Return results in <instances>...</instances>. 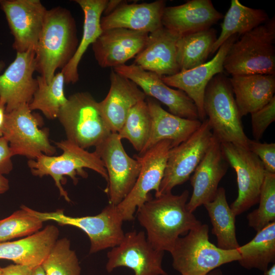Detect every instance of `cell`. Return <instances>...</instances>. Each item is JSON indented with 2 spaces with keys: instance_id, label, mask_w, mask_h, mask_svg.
I'll list each match as a JSON object with an SVG mask.
<instances>
[{
  "instance_id": "cell-29",
  "label": "cell",
  "mask_w": 275,
  "mask_h": 275,
  "mask_svg": "<svg viewBox=\"0 0 275 275\" xmlns=\"http://www.w3.org/2000/svg\"><path fill=\"white\" fill-rule=\"evenodd\" d=\"M223 18L221 32L211 49L212 54L231 36L236 35L239 37L270 19L264 10L245 6L238 0H231L230 7Z\"/></svg>"
},
{
  "instance_id": "cell-24",
  "label": "cell",
  "mask_w": 275,
  "mask_h": 275,
  "mask_svg": "<svg viewBox=\"0 0 275 275\" xmlns=\"http://www.w3.org/2000/svg\"><path fill=\"white\" fill-rule=\"evenodd\" d=\"M179 36L163 26L149 33L142 50L134 57L133 64L160 76L179 72L177 43Z\"/></svg>"
},
{
  "instance_id": "cell-2",
  "label": "cell",
  "mask_w": 275,
  "mask_h": 275,
  "mask_svg": "<svg viewBox=\"0 0 275 275\" xmlns=\"http://www.w3.org/2000/svg\"><path fill=\"white\" fill-rule=\"evenodd\" d=\"M75 19L60 6L47 10L35 51L36 71L49 82L58 69L64 68L78 45Z\"/></svg>"
},
{
  "instance_id": "cell-33",
  "label": "cell",
  "mask_w": 275,
  "mask_h": 275,
  "mask_svg": "<svg viewBox=\"0 0 275 275\" xmlns=\"http://www.w3.org/2000/svg\"><path fill=\"white\" fill-rule=\"evenodd\" d=\"M38 86L29 104L33 111L39 110L49 119L57 118L59 111L67 101L64 92V76L60 71L49 82L41 75L37 77Z\"/></svg>"
},
{
  "instance_id": "cell-45",
  "label": "cell",
  "mask_w": 275,
  "mask_h": 275,
  "mask_svg": "<svg viewBox=\"0 0 275 275\" xmlns=\"http://www.w3.org/2000/svg\"><path fill=\"white\" fill-rule=\"evenodd\" d=\"M264 275H275V264L273 263L271 267L264 272Z\"/></svg>"
},
{
  "instance_id": "cell-18",
  "label": "cell",
  "mask_w": 275,
  "mask_h": 275,
  "mask_svg": "<svg viewBox=\"0 0 275 275\" xmlns=\"http://www.w3.org/2000/svg\"><path fill=\"white\" fill-rule=\"evenodd\" d=\"M238 37L236 35L230 37L208 62L174 75L161 76L167 85L182 91L193 100L198 110L199 120L201 122L206 119L203 107L206 88L215 75L223 72V64L227 53Z\"/></svg>"
},
{
  "instance_id": "cell-27",
  "label": "cell",
  "mask_w": 275,
  "mask_h": 275,
  "mask_svg": "<svg viewBox=\"0 0 275 275\" xmlns=\"http://www.w3.org/2000/svg\"><path fill=\"white\" fill-rule=\"evenodd\" d=\"M229 79L241 117L262 108L274 96L275 75H234Z\"/></svg>"
},
{
  "instance_id": "cell-20",
  "label": "cell",
  "mask_w": 275,
  "mask_h": 275,
  "mask_svg": "<svg viewBox=\"0 0 275 275\" xmlns=\"http://www.w3.org/2000/svg\"><path fill=\"white\" fill-rule=\"evenodd\" d=\"M228 165L221 144L214 136L211 145L190 179L193 191L186 204L190 212L193 213L199 206L213 200Z\"/></svg>"
},
{
  "instance_id": "cell-1",
  "label": "cell",
  "mask_w": 275,
  "mask_h": 275,
  "mask_svg": "<svg viewBox=\"0 0 275 275\" xmlns=\"http://www.w3.org/2000/svg\"><path fill=\"white\" fill-rule=\"evenodd\" d=\"M189 191L172 193L150 198L137 209V218L155 249L170 252L180 236L202 223L186 207Z\"/></svg>"
},
{
  "instance_id": "cell-48",
  "label": "cell",
  "mask_w": 275,
  "mask_h": 275,
  "mask_svg": "<svg viewBox=\"0 0 275 275\" xmlns=\"http://www.w3.org/2000/svg\"><path fill=\"white\" fill-rule=\"evenodd\" d=\"M1 268H1V267H0V272H1Z\"/></svg>"
},
{
  "instance_id": "cell-9",
  "label": "cell",
  "mask_w": 275,
  "mask_h": 275,
  "mask_svg": "<svg viewBox=\"0 0 275 275\" xmlns=\"http://www.w3.org/2000/svg\"><path fill=\"white\" fill-rule=\"evenodd\" d=\"M42 120L32 113L29 104H23L6 113L3 135L13 155L36 159L44 154L53 156L56 148L50 143L46 129L40 128Z\"/></svg>"
},
{
  "instance_id": "cell-28",
  "label": "cell",
  "mask_w": 275,
  "mask_h": 275,
  "mask_svg": "<svg viewBox=\"0 0 275 275\" xmlns=\"http://www.w3.org/2000/svg\"><path fill=\"white\" fill-rule=\"evenodd\" d=\"M74 2L80 7L84 15L82 35L74 56L61 71L65 83L72 84L79 80L78 67L84 54L102 32L100 20L108 1L75 0Z\"/></svg>"
},
{
  "instance_id": "cell-14",
  "label": "cell",
  "mask_w": 275,
  "mask_h": 275,
  "mask_svg": "<svg viewBox=\"0 0 275 275\" xmlns=\"http://www.w3.org/2000/svg\"><path fill=\"white\" fill-rule=\"evenodd\" d=\"M164 252L154 249L143 231L124 234L122 241L107 253L108 273L119 267L132 269L134 275H168L162 265Z\"/></svg>"
},
{
  "instance_id": "cell-26",
  "label": "cell",
  "mask_w": 275,
  "mask_h": 275,
  "mask_svg": "<svg viewBox=\"0 0 275 275\" xmlns=\"http://www.w3.org/2000/svg\"><path fill=\"white\" fill-rule=\"evenodd\" d=\"M58 229L48 225L24 238L0 242V259L33 268L42 264L58 240Z\"/></svg>"
},
{
  "instance_id": "cell-25",
  "label": "cell",
  "mask_w": 275,
  "mask_h": 275,
  "mask_svg": "<svg viewBox=\"0 0 275 275\" xmlns=\"http://www.w3.org/2000/svg\"><path fill=\"white\" fill-rule=\"evenodd\" d=\"M151 120L148 140L138 155H141L158 142L169 140L172 148L186 140L201 125L199 120L174 115L164 110L152 98L146 97Z\"/></svg>"
},
{
  "instance_id": "cell-19",
  "label": "cell",
  "mask_w": 275,
  "mask_h": 275,
  "mask_svg": "<svg viewBox=\"0 0 275 275\" xmlns=\"http://www.w3.org/2000/svg\"><path fill=\"white\" fill-rule=\"evenodd\" d=\"M149 33L122 28L103 30L92 44L96 61L101 68L125 64L143 48Z\"/></svg>"
},
{
  "instance_id": "cell-46",
  "label": "cell",
  "mask_w": 275,
  "mask_h": 275,
  "mask_svg": "<svg viewBox=\"0 0 275 275\" xmlns=\"http://www.w3.org/2000/svg\"><path fill=\"white\" fill-rule=\"evenodd\" d=\"M207 275H223L222 270L219 268H216L210 271Z\"/></svg>"
},
{
  "instance_id": "cell-34",
  "label": "cell",
  "mask_w": 275,
  "mask_h": 275,
  "mask_svg": "<svg viewBox=\"0 0 275 275\" xmlns=\"http://www.w3.org/2000/svg\"><path fill=\"white\" fill-rule=\"evenodd\" d=\"M151 126L150 114L145 99L132 107L117 133L121 140H128L140 153L148 140Z\"/></svg>"
},
{
  "instance_id": "cell-21",
  "label": "cell",
  "mask_w": 275,
  "mask_h": 275,
  "mask_svg": "<svg viewBox=\"0 0 275 275\" xmlns=\"http://www.w3.org/2000/svg\"><path fill=\"white\" fill-rule=\"evenodd\" d=\"M224 17L211 0H189L166 6L161 18L162 26L179 37L206 30Z\"/></svg>"
},
{
  "instance_id": "cell-10",
  "label": "cell",
  "mask_w": 275,
  "mask_h": 275,
  "mask_svg": "<svg viewBox=\"0 0 275 275\" xmlns=\"http://www.w3.org/2000/svg\"><path fill=\"white\" fill-rule=\"evenodd\" d=\"M214 136L206 118L186 140L172 148L161 180L158 197L172 193L175 186L189 179L211 145Z\"/></svg>"
},
{
  "instance_id": "cell-32",
  "label": "cell",
  "mask_w": 275,
  "mask_h": 275,
  "mask_svg": "<svg viewBox=\"0 0 275 275\" xmlns=\"http://www.w3.org/2000/svg\"><path fill=\"white\" fill-rule=\"evenodd\" d=\"M216 39V30L212 28L180 37L177 43L179 71L191 69L206 63Z\"/></svg>"
},
{
  "instance_id": "cell-4",
  "label": "cell",
  "mask_w": 275,
  "mask_h": 275,
  "mask_svg": "<svg viewBox=\"0 0 275 275\" xmlns=\"http://www.w3.org/2000/svg\"><path fill=\"white\" fill-rule=\"evenodd\" d=\"M208 233V226L201 224L177 239L170 253L172 266L181 275H207L240 259L237 249L219 248L209 241Z\"/></svg>"
},
{
  "instance_id": "cell-47",
  "label": "cell",
  "mask_w": 275,
  "mask_h": 275,
  "mask_svg": "<svg viewBox=\"0 0 275 275\" xmlns=\"http://www.w3.org/2000/svg\"><path fill=\"white\" fill-rule=\"evenodd\" d=\"M5 66L4 62L2 61H0V73L3 70Z\"/></svg>"
},
{
  "instance_id": "cell-5",
  "label": "cell",
  "mask_w": 275,
  "mask_h": 275,
  "mask_svg": "<svg viewBox=\"0 0 275 275\" xmlns=\"http://www.w3.org/2000/svg\"><path fill=\"white\" fill-rule=\"evenodd\" d=\"M203 107L213 136L221 143H232L248 149L249 139L241 122L229 79L215 75L205 91Z\"/></svg>"
},
{
  "instance_id": "cell-22",
  "label": "cell",
  "mask_w": 275,
  "mask_h": 275,
  "mask_svg": "<svg viewBox=\"0 0 275 275\" xmlns=\"http://www.w3.org/2000/svg\"><path fill=\"white\" fill-rule=\"evenodd\" d=\"M110 88L99 107L101 116L112 133H118L133 106L147 96L132 81L112 70Z\"/></svg>"
},
{
  "instance_id": "cell-43",
  "label": "cell",
  "mask_w": 275,
  "mask_h": 275,
  "mask_svg": "<svg viewBox=\"0 0 275 275\" xmlns=\"http://www.w3.org/2000/svg\"><path fill=\"white\" fill-rule=\"evenodd\" d=\"M6 116L5 106L0 103V137L3 135V129Z\"/></svg>"
},
{
  "instance_id": "cell-11",
  "label": "cell",
  "mask_w": 275,
  "mask_h": 275,
  "mask_svg": "<svg viewBox=\"0 0 275 275\" xmlns=\"http://www.w3.org/2000/svg\"><path fill=\"white\" fill-rule=\"evenodd\" d=\"M172 148L170 141L163 140L142 155L135 156L141 165L140 173L131 191L117 205L123 222L134 219L136 210L152 198L151 190H155V197L157 196Z\"/></svg>"
},
{
  "instance_id": "cell-36",
  "label": "cell",
  "mask_w": 275,
  "mask_h": 275,
  "mask_svg": "<svg viewBox=\"0 0 275 275\" xmlns=\"http://www.w3.org/2000/svg\"><path fill=\"white\" fill-rule=\"evenodd\" d=\"M258 203V208L247 216L249 226L257 232L275 222V173L266 171Z\"/></svg>"
},
{
  "instance_id": "cell-44",
  "label": "cell",
  "mask_w": 275,
  "mask_h": 275,
  "mask_svg": "<svg viewBox=\"0 0 275 275\" xmlns=\"http://www.w3.org/2000/svg\"><path fill=\"white\" fill-rule=\"evenodd\" d=\"M29 275H45V273L41 265H40L32 268Z\"/></svg>"
},
{
  "instance_id": "cell-39",
  "label": "cell",
  "mask_w": 275,
  "mask_h": 275,
  "mask_svg": "<svg viewBox=\"0 0 275 275\" xmlns=\"http://www.w3.org/2000/svg\"><path fill=\"white\" fill-rule=\"evenodd\" d=\"M248 149L255 154L262 162L266 171L275 173V144L261 143L249 139Z\"/></svg>"
},
{
  "instance_id": "cell-30",
  "label": "cell",
  "mask_w": 275,
  "mask_h": 275,
  "mask_svg": "<svg viewBox=\"0 0 275 275\" xmlns=\"http://www.w3.org/2000/svg\"><path fill=\"white\" fill-rule=\"evenodd\" d=\"M212 226V233L217 239V246L236 250L239 246L236 234L235 217L227 201L226 190L219 187L213 200L204 205Z\"/></svg>"
},
{
  "instance_id": "cell-35",
  "label": "cell",
  "mask_w": 275,
  "mask_h": 275,
  "mask_svg": "<svg viewBox=\"0 0 275 275\" xmlns=\"http://www.w3.org/2000/svg\"><path fill=\"white\" fill-rule=\"evenodd\" d=\"M41 265L45 275H80L77 255L66 238L57 240Z\"/></svg>"
},
{
  "instance_id": "cell-17",
  "label": "cell",
  "mask_w": 275,
  "mask_h": 275,
  "mask_svg": "<svg viewBox=\"0 0 275 275\" xmlns=\"http://www.w3.org/2000/svg\"><path fill=\"white\" fill-rule=\"evenodd\" d=\"M35 71V51L17 52L14 60L0 75V103L5 106L6 113L30 103L38 86L33 77Z\"/></svg>"
},
{
  "instance_id": "cell-12",
  "label": "cell",
  "mask_w": 275,
  "mask_h": 275,
  "mask_svg": "<svg viewBox=\"0 0 275 275\" xmlns=\"http://www.w3.org/2000/svg\"><path fill=\"white\" fill-rule=\"evenodd\" d=\"M117 133H112L95 147L94 152L101 159L106 170L108 181L104 191L109 204L118 205L133 188L141 165L129 156Z\"/></svg>"
},
{
  "instance_id": "cell-13",
  "label": "cell",
  "mask_w": 275,
  "mask_h": 275,
  "mask_svg": "<svg viewBox=\"0 0 275 275\" xmlns=\"http://www.w3.org/2000/svg\"><path fill=\"white\" fill-rule=\"evenodd\" d=\"M221 144L224 155L237 176L238 196L230 206L236 216L258 203L266 170L249 149L232 143Z\"/></svg>"
},
{
  "instance_id": "cell-37",
  "label": "cell",
  "mask_w": 275,
  "mask_h": 275,
  "mask_svg": "<svg viewBox=\"0 0 275 275\" xmlns=\"http://www.w3.org/2000/svg\"><path fill=\"white\" fill-rule=\"evenodd\" d=\"M43 222L31 213L25 206L0 220V242L30 236L40 230Z\"/></svg>"
},
{
  "instance_id": "cell-15",
  "label": "cell",
  "mask_w": 275,
  "mask_h": 275,
  "mask_svg": "<svg viewBox=\"0 0 275 275\" xmlns=\"http://www.w3.org/2000/svg\"><path fill=\"white\" fill-rule=\"evenodd\" d=\"M0 7L14 38L17 52L34 50L47 9L39 0H0Z\"/></svg>"
},
{
  "instance_id": "cell-41",
  "label": "cell",
  "mask_w": 275,
  "mask_h": 275,
  "mask_svg": "<svg viewBox=\"0 0 275 275\" xmlns=\"http://www.w3.org/2000/svg\"><path fill=\"white\" fill-rule=\"evenodd\" d=\"M31 269L28 266L15 264L2 268L0 275H29Z\"/></svg>"
},
{
  "instance_id": "cell-3",
  "label": "cell",
  "mask_w": 275,
  "mask_h": 275,
  "mask_svg": "<svg viewBox=\"0 0 275 275\" xmlns=\"http://www.w3.org/2000/svg\"><path fill=\"white\" fill-rule=\"evenodd\" d=\"M275 18L239 36L225 57L224 70L232 76L275 75Z\"/></svg>"
},
{
  "instance_id": "cell-6",
  "label": "cell",
  "mask_w": 275,
  "mask_h": 275,
  "mask_svg": "<svg viewBox=\"0 0 275 275\" xmlns=\"http://www.w3.org/2000/svg\"><path fill=\"white\" fill-rule=\"evenodd\" d=\"M54 144L62 150L61 155L48 156L42 154L36 159H30L28 164L35 176L40 177L50 176L60 195L66 201H71L68 193L62 185L64 176H69L75 184L78 181L77 175L84 178L87 177V173L84 168H88L98 173L107 182L106 170L103 162L95 152H90L68 140Z\"/></svg>"
},
{
  "instance_id": "cell-42",
  "label": "cell",
  "mask_w": 275,
  "mask_h": 275,
  "mask_svg": "<svg viewBox=\"0 0 275 275\" xmlns=\"http://www.w3.org/2000/svg\"><path fill=\"white\" fill-rule=\"evenodd\" d=\"M9 188V181L4 175H0V194L7 191Z\"/></svg>"
},
{
  "instance_id": "cell-23",
  "label": "cell",
  "mask_w": 275,
  "mask_h": 275,
  "mask_svg": "<svg viewBox=\"0 0 275 275\" xmlns=\"http://www.w3.org/2000/svg\"><path fill=\"white\" fill-rule=\"evenodd\" d=\"M166 4L163 0L140 4L122 1L114 10L101 17V29L122 28L152 33L163 26L161 18Z\"/></svg>"
},
{
  "instance_id": "cell-16",
  "label": "cell",
  "mask_w": 275,
  "mask_h": 275,
  "mask_svg": "<svg viewBox=\"0 0 275 275\" xmlns=\"http://www.w3.org/2000/svg\"><path fill=\"white\" fill-rule=\"evenodd\" d=\"M113 69L134 82L146 96L166 105L170 113L183 118L199 120L198 110L193 100L182 91L167 85L158 74L134 64H124Z\"/></svg>"
},
{
  "instance_id": "cell-31",
  "label": "cell",
  "mask_w": 275,
  "mask_h": 275,
  "mask_svg": "<svg viewBox=\"0 0 275 275\" xmlns=\"http://www.w3.org/2000/svg\"><path fill=\"white\" fill-rule=\"evenodd\" d=\"M240 265L247 269H257L265 272L275 262V222L257 232L247 243L237 249Z\"/></svg>"
},
{
  "instance_id": "cell-40",
  "label": "cell",
  "mask_w": 275,
  "mask_h": 275,
  "mask_svg": "<svg viewBox=\"0 0 275 275\" xmlns=\"http://www.w3.org/2000/svg\"><path fill=\"white\" fill-rule=\"evenodd\" d=\"M11 153L9 143L3 136L0 137V175L9 174L13 169Z\"/></svg>"
},
{
  "instance_id": "cell-7",
  "label": "cell",
  "mask_w": 275,
  "mask_h": 275,
  "mask_svg": "<svg viewBox=\"0 0 275 275\" xmlns=\"http://www.w3.org/2000/svg\"><path fill=\"white\" fill-rule=\"evenodd\" d=\"M98 102L88 92L76 93L67 98L57 117L67 140L84 149L95 147L112 133L101 116Z\"/></svg>"
},
{
  "instance_id": "cell-38",
  "label": "cell",
  "mask_w": 275,
  "mask_h": 275,
  "mask_svg": "<svg viewBox=\"0 0 275 275\" xmlns=\"http://www.w3.org/2000/svg\"><path fill=\"white\" fill-rule=\"evenodd\" d=\"M252 134L259 141L269 125L275 121V96L265 105L251 114Z\"/></svg>"
},
{
  "instance_id": "cell-8",
  "label": "cell",
  "mask_w": 275,
  "mask_h": 275,
  "mask_svg": "<svg viewBox=\"0 0 275 275\" xmlns=\"http://www.w3.org/2000/svg\"><path fill=\"white\" fill-rule=\"evenodd\" d=\"M27 209L43 222L54 221L60 225L72 226L82 230L90 239L91 254L118 245L124 236L123 221L116 205L108 204L97 215L80 217L67 215L61 209L40 212L28 207Z\"/></svg>"
}]
</instances>
